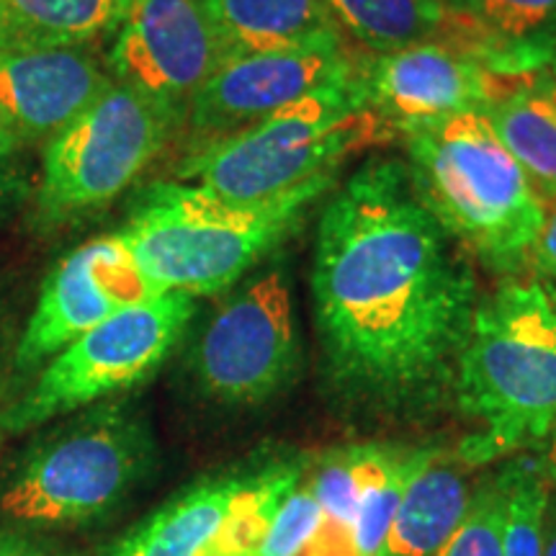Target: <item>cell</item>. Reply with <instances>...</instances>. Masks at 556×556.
<instances>
[{"instance_id":"2","label":"cell","mask_w":556,"mask_h":556,"mask_svg":"<svg viewBox=\"0 0 556 556\" xmlns=\"http://www.w3.org/2000/svg\"><path fill=\"white\" fill-rule=\"evenodd\" d=\"M451 389L482 426L462 446L467 464L546 441L556 426V302L541 283L479 299Z\"/></svg>"},{"instance_id":"24","label":"cell","mask_w":556,"mask_h":556,"mask_svg":"<svg viewBox=\"0 0 556 556\" xmlns=\"http://www.w3.org/2000/svg\"><path fill=\"white\" fill-rule=\"evenodd\" d=\"M299 479L302 469L296 464H274L261 475H250L219 528L214 556H250L258 552L278 507L291 495Z\"/></svg>"},{"instance_id":"20","label":"cell","mask_w":556,"mask_h":556,"mask_svg":"<svg viewBox=\"0 0 556 556\" xmlns=\"http://www.w3.org/2000/svg\"><path fill=\"white\" fill-rule=\"evenodd\" d=\"M129 0H0V47H83L119 29Z\"/></svg>"},{"instance_id":"8","label":"cell","mask_w":556,"mask_h":556,"mask_svg":"<svg viewBox=\"0 0 556 556\" xmlns=\"http://www.w3.org/2000/svg\"><path fill=\"white\" fill-rule=\"evenodd\" d=\"M178 111L114 83L80 119L47 144L39 208L62 222L122 197L163 152Z\"/></svg>"},{"instance_id":"17","label":"cell","mask_w":556,"mask_h":556,"mask_svg":"<svg viewBox=\"0 0 556 556\" xmlns=\"http://www.w3.org/2000/svg\"><path fill=\"white\" fill-rule=\"evenodd\" d=\"M245 479L222 477L191 486L103 556H214V541Z\"/></svg>"},{"instance_id":"9","label":"cell","mask_w":556,"mask_h":556,"mask_svg":"<svg viewBox=\"0 0 556 556\" xmlns=\"http://www.w3.org/2000/svg\"><path fill=\"white\" fill-rule=\"evenodd\" d=\"M191 368L201 392L225 405H261L294 381L302 343L287 270L270 266L225 299L193 345Z\"/></svg>"},{"instance_id":"29","label":"cell","mask_w":556,"mask_h":556,"mask_svg":"<svg viewBox=\"0 0 556 556\" xmlns=\"http://www.w3.org/2000/svg\"><path fill=\"white\" fill-rule=\"evenodd\" d=\"M0 556H54L34 544V541H26L21 536H0Z\"/></svg>"},{"instance_id":"4","label":"cell","mask_w":556,"mask_h":556,"mask_svg":"<svg viewBox=\"0 0 556 556\" xmlns=\"http://www.w3.org/2000/svg\"><path fill=\"white\" fill-rule=\"evenodd\" d=\"M417 197L467 253L500 268L531 255L544 199L486 114H454L400 127Z\"/></svg>"},{"instance_id":"14","label":"cell","mask_w":556,"mask_h":556,"mask_svg":"<svg viewBox=\"0 0 556 556\" xmlns=\"http://www.w3.org/2000/svg\"><path fill=\"white\" fill-rule=\"evenodd\" d=\"M114 86L83 47H0V109L18 139L50 144Z\"/></svg>"},{"instance_id":"23","label":"cell","mask_w":556,"mask_h":556,"mask_svg":"<svg viewBox=\"0 0 556 556\" xmlns=\"http://www.w3.org/2000/svg\"><path fill=\"white\" fill-rule=\"evenodd\" d=\"M426 451H400L371 446L368 448L364 486H361L356 518V556H379L384 548L389 526L409 479L426 462Z\"/></svg>"},{"instance_id":"27","label":"cell","mask_w":556,"mask_h":556,"mask_svg":"<svg viewBox=\"0 0 556 556\" xmlns=\"http://www.w3.org/2000/svg\"><path fill=\"white\" fill-rule=\"evenodd\" d=\"M319 518V505L312 479L296 484L291 495L278 507L274 523L268 528V536L263 539L258 556H302L304 546L315 533Z\"/></svg>"},{"instance_id":"34","label":"cell","mask_w":556,"mask_h":556,"mask_svg":"<svg viewBox=\"0 0 556 556\" xmlns=\"http://www.w3.org/2000/svg\"><path fill=\"white\" fill-rule=\"evenodd\" d=\"M250 556H258V554H250Z\"/></svg>"},{"instance_id":"33","label":"cell","mask_w":556,"mask_h":556,"mask_svg":"<svg viewBox=\"0 0 556 556\" xmlns=\"http://www.w3.org/2000/svg\"><path fill=\"white\" fill-rule=\"evenodd\" d=\"M0 428L5 430V415H0Z\"/></svg>"},{"instance_id":"26","label":"cell","mask_w":556,"mask_h":556,"mask_svg":"<svg viewBox=\"0 0 556 556\" xmlns=\"http://www.w3.org/2000/svg\"><path fill=\"white\" fill-rule=\"evenodd\" d=\"M505 490L500 475L471 492L462 523L435 556H503Z\"/></svg>"},{"instance_id":"15","label":"cell","mask_w":556,"mask_h":556,"mask_svg":"<svg viewBox=\"0 0 556 556\" xmlns=\"http://www.w3.org/2000/svg\"><path fill=\"white\" fill-rule=\"evenodd\" d=\"M340 31L351 34L368 52L389 54L415 45L448 41L492 52L505 65L486 34L446 0H328Z\"/></svg>"},{"instance_id":"7","label":"cell","mask_w":556,"mask_h":556,"mask_svg":"<svg viewBox=\"0 0 556 556\" xmlns=\"http://www.w3.org/2000/svg\"><path fill=\"white\" fill-rule=\"evenodd\" d=\"M193 315V296L163 291L103 319L47 364L37 384L9 407L5 430L21 433L45 426L142 384L170 356Z\"/></svg>"},{"instance_id":"13","label":"cell","mask_w":556,"mask_h":556,"mask_svg":"<svg viewBox=\"0 0 556 556\" xmlns=\"http://www.w3.org/2000/svg\"><path fill=\"white\" fill-rule=\"evenodd\" d=\"M358 73L343 39L325 45L240 54L222 62L186 109L204 144L238 135L315 90Z\"/></svg>"},{"instance_id":"31","label":"cell","mask_w":556,"mask_h":556,"mask_svg":"<svg viewBox=\"0 0 556 556\" xmlns=\"http://www.w3.org/2000/svg\"><path fill=\"white\" fill-rule=\"evenodd\" d=\"M544 556H556V500L548 497L544 516Z\"/></svg>"},{"instance_id":"12","label":"cell","mask_w":556,"mask_h":556,"mask_svg":"<svg viewBox=\"0 0 556 556\" xmlns=\"http://www.w3.org/2000/svg\"><path fill=\"white\" fill-rule=\"evenodd\" d=\"M157 294L163 291L144 276L122 235H106L75 248L41 287L16 348V366L34 368L54 358L103 319Z\"/></svg>"},{"instance_id":"22","label":"cell","mask_w":556,"mask_h":556,"mask_svg":"<svg viewBox=\"0 0 556 556\" xmlns=\"http://www.w3.org/2000/svg\"><path fill=\"white\" fill-rule=\"evenodd\" d=\"M368 448L371 446L338 451L309 477L319 518L302 556H356V518Z\"/></svg>"},{"instance_id":"16","label":"cell","mask_w":556,"mask_h":556,"mask_svg":"<svg viewBox=\"0 0 556 556\" xmlns=\"http://www.w3.org/2000/svg\"><path fill=\"white\" fill-rule=\"evenodd\" d=\"M227 60L340 41L328 0H201Z\"/></svg>"},{"instance_id":"18","label":"cell","mask_w":556,"mask_h":556,"mask_svg":"<svg viewBox=\"0 0 556 556\" xmlns=\"http://www.w3.org/2000/svg\"><path fill=\"white\" fill-rule=\"evenodd\" d=\"M471 500L467 477L430 451L409 479L379 556H435Z\"/></svg>"},{"instance_id":"6","label":"cell","mask_w":556,"mask_h":556,"mask_svg":"<svg viewBox=\"0 0 556 556\" xmlns=\"http://www.w3.org/2000/svg\"><path fill=\"white\" fill-rule=\"evenodd\" d=\"M155 443L137 413L93 407L37 443L0 495L11 520L26 526H78L106 516L142 482Z\"/></svg>"},{"instance_id":"11","label":"cell","mask_w":556,"mask_h":556,"mask_svg":"<svg viewBox=\"0 0 556 556\" xmlns=\"http://www.w3.org/2000/svg\"><path fill=\"white\" fill-rule=\"evenodd\" d=\"M109 52L114 83L180 116L227 60L201 0H129Z\"/></svg>"},{"instance_id":"25","label":"cell","mask_w":556,"mask_h":556,"mask_svg":"<svg viewBox=\"0 0 556 556\" xmlns=\"http://www.w3.org/2000/svg\"><path fill=\"white\" fill-rule=\"evenodd\" d=\"M505 490L503 556H544V516L552 492L541 462L516 458L500 471Z\"/></svg>"},{"instance_id":"3","label":"cell","mask_w":556,"mask_h":556,"mask_svg":"<svg viewBox=\"0 0 556 556\" xmlns=\"http://www.w3.org/2000/svg\"><path fill=\"white\" fill-rule=\"evenodd\" d=\"M336 176L315 178L258 204L227 201L186 180L163 184L142 199L119 235L160 291L212 296L235 287L296 232Z\"/></svg>"},{"instance_id":"1","label":"cell","mask_w":556,"mask_h":556,"mask_svg":"<svg viewBox=\"0 0 556 556\" xmlns=\"http://www.w3.org/2000/svg\"><path fill=\"white\" fill-rule=\"evenodd\" d=\"M312 296L328 377L345 397L402 413L454 387L477 278L405 160H368L325 204Z\"/></svg>"},{"instance_id":"19","label":"cell","mask_w":556,"mask_h":556,"mask_svg":"<svg viewBox=\"0 0 556 556\" xmlns=\"http://www.w3.org/2000/svg\"><path fill=\"white\" fill-rule=\"evenodd\" d=\"M541 199H556V67L531 70L486 111Z\"/></svg>"},{"instance_id":"30","label":"cell","mask_w":556,"mask_h":556,"mask_svg":"<svg viewBox=\"0 0 556 556\" xmlns=\"http://www.w3.org/2000/svg\"><path fill=\"white\" fill-rule=\"evenodd\" d=\"M16 144H18V131H16V127H13V122L9 119V114L0 109V160L9 157Z\"/></svg>"},{"instance_id":"32","label":"cell","mask_w":556,"mask_h":556,"mask_svg":"<svg viewBox=\"0 0 556 556\" xmlns=\"http://www.w3.org/2000/svg\"><path fill=\"white\" fill-rule=\"evenodd\" d=\"M541 469H544V475L548 482L556 486V426L552 433L546 435L544 441V456H541Z\"/></svg>"},{"instance_id":"21","label":"cell","mask_w":556,"mask_h":556,"mask_svg":"<svg viewBox=\"0 0 556 556\" xmlns=\"http://www.w3.org/2000/svg\"><path fill=\"white\" fill-rule=\"evenodd\" d=\"M469 16L518 70H541L556 54V0H446Z\"/></svg>"},{"instance_id":"5","label":"cell","mask_w":556,"mask_h":556,"mask_svg":"<svg viewBox=\"0 0 556 556\" xmlns=\"http://www.w3.org/2000/svg\"><path fill=\"white\" fill-rule=\"evenodd\" d=\"M389 124L368 106L361 67L268 119L201 144L180 168L186 184L238 204H258L332 176L353 152L377 144Z\"/></svg>"},{"instance_id":"28","label":"cell","mask_w":556,"mask_h":556,"mask_svg":"<svg viewBox=\"0 0 556 556\" xmlns=\"http://www.w3.org/2000/svg\"><path fill=\"white\" fill-rule=\"evenodd\" d=\"M533 261L556 289V199H544V225L531 250Z\"/></svg>"},{"instance_id":"10","label":"cell","mask_w":556,"mask_h":556,"mask_svg":"<svg viewBox=\"0 0 556 556\" xmlns=\"http://www.w3.org/2000/svg\"><path fill=\"white\" fill-rule=\"evenodd\" d=\"M528 73L477 47L430 41L377 54L361 67V83L368 106L400 129L469 111L486 114Z\"/></svg>"}]
</instances>
